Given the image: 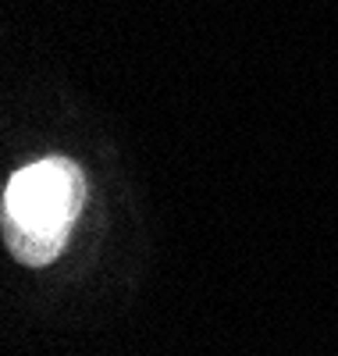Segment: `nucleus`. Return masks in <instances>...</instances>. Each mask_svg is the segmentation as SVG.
I'll list each match as a JSON object with an SVG mask.
<instances>
[{
    "instance_id": "nucleus-1",
    "label": "nucleus",
    "mask_w": 338,
    "mask_h": 356,
    "mask_svg": "<svg viewBox=\"0 0 338 356\" xmlns=\"http://www.w3.org/2000/svg\"><path fill=\"white\" fill-rule=\"evenodd\" d=\"M86 200V178L75 161L47 157L18 168L4 189V239L15 260L43 267L65 250Z\"/></svg>"
}]
</instances>
